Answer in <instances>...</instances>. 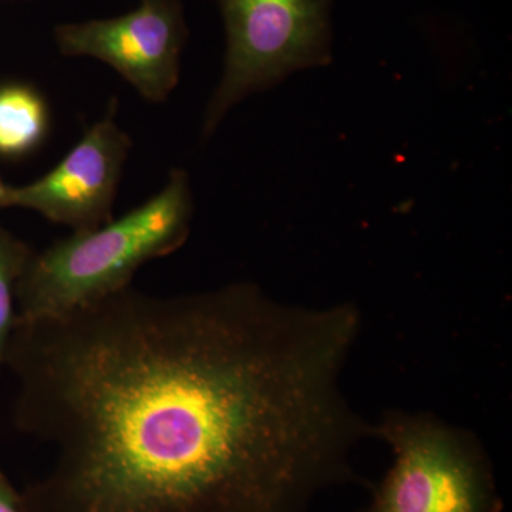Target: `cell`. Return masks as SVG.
Masks as SVG:
<instances>
[{
  "instance_id": "obj_1",
  "label": "cell",
  "mask_w": 512,
  "mask_h": 512,
  "mask_svg": "<svg viewBox=\"0 0 512 512\" xmlns=\"http://www.w3.org/2000/svg\"><path fill=\"white\" fill-rule=\"evenodd\" d=\"M360 326L352 303L285 305L245 282L128 286L16 323L15 423L52 453L25 512H308L357 480L375 437L342 389Z\"/></svg>"
},
{
  "instance_id": "obj_2",
  "label": "cell",
  "mask_w": 512,
  "mask_h": 512,
  "mask_svg": "<svg viewBox=\"0 0 512 512\" xmlns=\"http://www.w3.org/2000/svg\"><path fill=\"white\" fill-rule=\"evenodd\" d=\"M192 215L190 177L173 170L136 210L32 254L19 282L18 322L59 318L128 288L141 266L183 247Z\"/></svg>"
},
{
  "instance_id": "obj_3",
  "label": "cell",
  "mask_w": 512,
  "mask_h": 512,
  "mask_svg": "<svg viewBox=\"0 0 512 512\" xmlns=\"http://www.w3.org/2000/svg\"><path fill=\"white\" fill-rule=\"evenodd\" d=\"M393 464L360 512H501L490 458L476 434L430 413L390 410L375 423Z\"/></svg>"
},
{
  "instance_id": "obj_4",
  "label": "cell",
  "mask_w": 512,
  "mask_h": 512,
  "mask_svg": "<svg viewBox=\"0 0 512 512\" xmlns=\"http://www.w3.org/2000/svg\"><path fill=\"white\" fill-rule=\"evenodd\" d=\"M335 0H220L227 33L224 72L205 110L210 137L229 110L302 70L333 57Z\"/></svg>"
},
{
  "instance_id": "obj_5",
  "label": "cell",
  "mask_w": 512,
  "mask_h": 512,
  "mask_svg": "<svg viewBox=\"0 0 512 512\" xmlns=\"http://www.w3.org/2000/svg\"><path fill=\"white\" fill-rule=\"evenodd\" d=\"M55 36L64 56L109 64L143 99L163 103L180 80L188 30L181 0H141L119 18L57 26Z\"/></svg>"
},
{
  "instance_id": "obj_6",
  "label": "cell",
  "mask_w": 512,
  "mask_h": 512,
  "mask_svg": "<svg viewBox=\"0 0 512 512\" xmlns=\"http://www.w3.org/2000/svg\"><path fill=\"white\" fill-rule=\"evenodd\" d=\"M116 114L113 101L106 116L45 177L23 187L0 184V207L36 211L73 231L113 220L114 198L131 150V138L117 124Z\"/></svg>"
},
{
  "instance_id": "obj_7",
  "label": "cell",
  "mask_w": 512,
  "mask_h": 512,
  "mask_svg": "<svg viewBox=\"0 0 512 512\" xmlns=\"http://www.w3.org/2000/svg\"><path fill=\"white\" fill-rule=\"evenodd\" d=\"M49 128V109L35 89L23 84L0 87V154L18 157L35 150Z\"/></svg>"
},
{
  "instance_id": "obj_8",
  "label": "cell",
  "mask_w": 512,
  "mask_h": 512,
  "mask_svg": "<svg viewBox=\"0 0 512 512\" xmlns=\"http://www.w3.org/2000/svg\"><path fill=\"white\" fill-rule=\"evenodd\" d=\"M30 251L0 227V366L5 363L6 350L18 323V288L28 265Z\"/></svg>"
},
{
  "instance_id": "obj_9",
  "label": "cell",
  "mask_w": 512,
  "mask_h": 512,
  "mask_svg": "<svg viewBox=\"0 0 512 512\" xmlns=\"http://www.w3.org/2000/svg\"><path fill=\"white\" fill-rule=\"evenodd\" d=\"M0 512H25L22 493L16 491L2 473H0Z\"/></svg>"
},
{
  "instance_id": "obj_10",
  "label": "cell",
  "mask_w": 512,
  "mask_h": 512,
  "mask_svg": "<svg viewBox=\"0 0 512 512\" xmlns=\"http://www.w3.org/2000/svg\"><path fill=\"white\" fill-rule=\"evenodd\" d=\"M0 184H2V183H0Z\"/></svg>"
}]
</instances>
